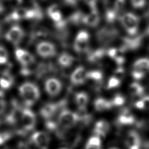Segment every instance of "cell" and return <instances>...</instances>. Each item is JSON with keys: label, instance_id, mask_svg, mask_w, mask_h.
I'll return each mask as SVG.
<instances>
[{"label": "cell", "instance_id": "obj_18", "mask_svg": "<svg viewBox=\"0 0 149 149\" xmlns=\"http://www.w3.org/2000/svg\"><path fill=\"white\" fill-rule=\"evenodd\" d=\"M110 126L109 123L105 120L97 121L94 127V133L95 136L100 137H105L109 132Z\"/></svg>", "mask_w": 149, "mask_h": 149}, {"label": "cell", "instance_id": "obj_7", "mask_svg": "<svg viewBox=\"0 0 149 149\" xmlns=\"http://www.w3.org/2000/svg\"><path fill=\"white\" fill-rule=\"evenodd\" d=\"M20 121L23 128L26 131L32 130L36 123V117L34 113L29 108H24L22 110Z\"/></svg>", "mask_w": 149, "mask_h": 149}, {"label": "cell", "instance_id": "obj_6", "mask_svg": "<svg viewBox=\"0 0 149 149\" xmlns=\"http://www.w3.org/2000/svg\"><path fill=\"white\" fill-rule=\"evenodd\" d=\"M66 104L65 100L55 103H48L45 104L40 111L41 116L47 120H49L58 112L59 109L63 108Z\"/></svg>", "mask_w": 149, "mask_h": 149}, {"label": "cell", "instance_id": "obj_34", "mask_svg": "<svg viewBox=\"0 0 149 149\" xmlns=\"http://www.w3.org/2000/svg\"><path fill=\"white\" fill-rule=\"evenodd\" d=\"M6 102L5 99L4 94L2 91L0 90V114L2 113L6 109Z\"/></svg>", "mask_w": 149, "mask_h": 149}, {"label": "cell", "instance_id": "obj_3", "mask_svg": "<svg viewBox=\"0 0 149 149\" xmlns=\"http://www.w3.org/2000/svg\"><path fill=\"white\" fill-rule=\"evenodd\" d=\"M120 22L126 32L130 36L135 35L138 30L139 18L134 13L127 12L120 17Z\"/></svg>", "mask_w": 149, "mask_h": 149}, {"label": "cell", "instance_id": "obj_35", "mask_svg": "<svg viewBox=\"0 0 149 149\" xmlns=\"http://www.w3.org/2000/svg\"><path fill=\"white\" fill-rule=\"evenodd\" d=\"M11 137V134L8 132H2L0 133V146L3 144Z\"/></svg>", "mask_w": 149, "mask_h": 149}, {"label": "cell", "instance_id": "obj_29", "mask_svg": "<svg viewBox=\"0 0 149 149\" xmlns=\"http://www.w3.org/2000/svg\"><path fill=\"white\" fill-rule=\"evenodd\" d=\"M105 51L103 49H97L93 52H91L88 56V60L91 62H97L104 57Z\"/></svg>", "mask_w": 149, "mask_h": 149}, {"label": "cell", "instance_id": "obj_1", "mask_svg": "<svg viewBox=\"0 0 149 149\" xmlns=\"http://www.w3.org/2000/svg\"><path fill=\"white\" fill-rule=\"evenodd\" d=\"M20 95L27 107L33 105L40 98V92L38 86L31 82L23 83L19 88Z\"/></svg>", "mask_w": 149, "mask_h": 149}, {"label": "cell", "instance_id": "obj_33", "mask_svg": "<svg viewBox=\"0 0 149 149\" xmlns=\"http://www.w3.org/2000/svg\"><path fill=\"white\" fill-rule=\"evenodd\" d=\"M8 53L6 49L0 45V65L5 64L8 62Z\"/></svg>", "mask_w": 149, "mask_h": 149}, {"label": "cell", "instance_id": "obj_28", "mask_svg": "<svg viewBox=\"0 0 149 149\" xmlns=\"http://www.w3.org/2000/svg\"><path fill=\"white\" fill-rule=\"evenodd\" d=\"M103 78L102 73L100 70H92L87 72V80L100 83Z\"/></svg>", "mask_w": 149, "mask_h": 149}, {"label": "cell", "instance_id": "obj_8", "mask_svg": "<svg viewBox=\"0 0 149 149\" xmlns=\"http://www.w3.org/2000/svg\"><path fill=\"white\" fill-rule=\"evenodd\" d=\"M37 54L42 58H49L54 56L56 54V47L51 42L41 41L36 46Z\"/></svg>", "mask_w": 149, "mask_h": 149}, {"label": "cell", "instance_id": "obj_26", "mask_svg": "<svg viewBox=\"0 0 149 149\" xmlns=\"http://www.w3.org/2000/svg\"><path fill=\"white\" fill-rule=\"evenodd\" d=\"M13 83V77L8 73H3L0 77V87L2 89L7 90L11 87Z\"/></svg>", "mask_w": 149, "mask_h": 149}, {"label": "cell", "instance_id": "obj_37", "mask_svg": "<svg viewBox=\"0 0 149 149\" xmlns=\"http://www.w3.org/2000/svg\"><path fill=\"white\" fill-rule=\"evenodd\" d=\"M132 5L135 8H141L146 3V0H130Z\"/></svg>", "mask_w": 149, "mask_h": 149}, {"label": "cell", "instance_id": "obj_27", "mask_svg": "<svg viewBox=\"0 0 149 149\" xmlns=\"http://www.w3.org/2000/svg\"><path fill=\"white\" fill-rule=\"evenodd\" d=\"M129 90L130 95L133 97L141 96L144 92V87L136 82H133L130 84Z\"/></svg>", "mask_w": 149, "mask_h": 149}, {"label": "cell", "instance_id": "obj_13", "mask_svg": "<svg viewBox=\"0 0 149 149\" xmlns=\"http://www.w3.org/2000/svg\"><path fill=\"white\" fill-rule=\"evenodd\" d=\"M15 55L17 60L24 67H28L35 62L34 56L25 49L17 48L15 51Z\"/></svg>", "mask_w": 149, "mask_h": 149}, {"label": "cell", "instance_id": "obj_10", "mask_svg": "<svg viewBox=\"0 0 149 149\" xmlns=\"http://www.w3.org/2000/svg\"><path fill=\"white\" fill-rule=\"evenodd\" d=\"M38 12L34 9H29L25 8H18L10 15V19L14 20L29 19L38 17Z\"/></svg>", "mask_w": 149, "mask_h": 149}, {"label": "cell", "instance_id": "obj_16", "mask_svg": "<svg viewBox=\"0 0 149 149\" xmlns=\"http://www.w3.org/2000/svg\"><path fill=\"white\" fill-rule=\"evenodd\" d=\"M125 144L127 149H140L141 139L137 132L130 131L126 137Z\"/></svg>", "mask_w": 149, "mask_h": 149}, {"label": "cell", "instance_id": "obj_36", "mask_svg": "<svg viewBox=\"0 0 149 149\" xmlns=\"http://www.w3.org/2000/svg\"><path fill=\"white\" fill-rule=\"evenodd\" d=\"M125 5V0H116L115 2L114 10L116 12H120Z\"/></svg>", "mask_w": 149, "mask_h": 149}, {"label": "cell", "instance_id": "obj_23", "mask_svg": "<svg viewBox=\"0 0 149 149\" xmlns=\"http://www.w3.org/2000/svg\"><path fill=\"white\" fill-rule=\"evenodd\" d=\"M115 36L116 33L114 31L104 29L99 31L97 34V38L100 42L107 44L112 41L115 37Z\"/></svg>", "mask_w": 149, "mask_h": 149}, {"label": "cell", "instance_id": "obj_9", "mask_svg": "<svg viewBox=\"0 0 149 149\" xmlns=\"http://www.w3.org/2000/svg\"><path fill=\"white\" fill-rule=\"evenodd\" d=\"M24 36V32L23 29L18 26L14 25L12 26L6 33V39L14 45L19 44Z\"/></svg>", "mask_w": 149, "mask_h": 149}, {"label": "cell", "instance_id": "obj_17", "mask_svg": "<svg viewBox=\"0 0 149 149\" xmlns=\"http://www.w3.org/2000/svg\"><path fill=\"white\" fill-rule=\"evenodd\" d=\"M100 22V15L97 9L91 10L90 12L84 16L83 23L86 26L91 27H95L98 26Z\"/></svg>", "mask_w": 149, "mask_h": 149}, {"label": "cell", "instance_id": "obj_19", "mask_svg": "<svg viewBox=\"0 0 149 149\" xmlns=\"http://www.w3.org/2000/svg\"><path fill=\"white\" fill-rule=\"evenodd\" d=\"M76 104L81 111L86 110L89 101V97L88 94L84 91L77 93L74 96Z\"/></svg>", "mask_w": 149, "mask_h": 149}, {"label": "cell", "instance_id": "obj_15", "mask_svg": "<svg viewBox=\"0 0 149 149\" xmlns=\"http://www.w3.org/2000/svg\"><path fill=\"white\" fill-rule=\"evenodd\" d=\"M47 13L58 26L62 27L64 24L62 15L58 5L53 4L51 5L47 9Z\"/></svg>", "mask_w": 149, "mask_h": 149}, {"label": "cell", "instance_id": "obj_42", "mask_svg": "<svg viewBox=\"0 0 149 149\" xmlns=\"http://www.w3.org/2000/svg\"><path fill=\"white\" fill-rule=\"evenodd\" d=\"M148 34H149V29H148Z\"/></svg>", "mask_w": 149, "mask_h": 149}, {"label": "cell", "instance_id": "obj_20", "mask_svg": "<svg viewBox=\"0 0 149 149\" xmlns=\"http://www.w3.org/2000/svg\"><path fill=\"white\" fill-rule=\"evenodd\" d=\"M107 54L118 65H122L125 62L123 51L120 48H111L108 51Z\"/></svg>", "mask_w": 149, "mask_h": 149}, {"label": "cell", "instance_id": "obj_30", "mask_svg": "<svg viewBox=\"0 0 149 149\" xmlns=\"http://www.w3.org/2000/svg\"><path fill=\"white\" fill-rule=\"evenodd\" d=\"M134 105L139 109H149V95L143 97L135 103Z\"/></svg>", "mask_w": 149, "mask_h": 149}, {"label": "cell", "instance_id": "obj_22", "mask_svg": "<svg viewBox=\"0 0 149 149\" xmlns=\"http://www.w3.org/2000/svg\"><path fill=\"white\" fill-rule=\"evenodd\" d=\"M94 107L96 111L102 112L110 109L113 107V105L111 101L100 97L94 101Z\"/></svg>", "mask_w": 149, "mask_h": 149}, {"label": "cell", "instance_id": "obj_2", "mask_svg": "<svg viewBox=\"0 0 149 149\" xmlns=\"http://www.w3.org/2000/svg\"><path fill=\"white\" fill-rule=\"evenodd\" d=\"M80 120V116L76 112L68 109L61 111L58 118V125L64 130H68L74 126Z\"/></svg>", "mask_w": 149, "mask_h": 149}, {"label": "cell", "instance_id": "obj_12", "mask_svg": "<svg viewBox=\"0 0 149 149\" xmlns=\"http://www.w3.org/2000/svg\"><path fill=\"white\" fill-rule=\"evenodd\" d=\"M31 140L35 146L41 149H47L50 142V137L48 134L42 131L35 132L32 134Z\"/></svg>", "mask_w": 149, "mask_h": 149}, {"label": "cell", "instance_id": "obj_21", "mask_svg": "<svg viewBox=\"0 0 149 149\" xmlns=\"http://www.w3.org/2000/svg\"><path fill=\"white\" fill-rule=\"evenodd\" d=\"M135 118L128 110H123L118 118V123L122 125H130L134 123Z\"/></svg>", "mask_w": 149, "mask_h": 149}, {"label": "cell", "instance_id": "obj_40", "mask_svg": "<svg viewBox=\"0 0 149 149\" xmlns=\"http://www.w3.org/2000/svg\"><path fill=\"white\" fill-rule=\"evenodd\" d=\"M59 149H72L70 147H63V148H60Z\"/></svg>", "mask_w": 149, "mask_h": 149}, {"label": "cell", "instance_id": "obj_4", "mask_svg": "<svg viewBox=\"0 0 149 149\" xmlns=\"http://www.w3.org/2000/svg\"><path fill=\"white\" fill-rule=\"evenodd\" d=\"M149 72V58H142L136 60L133 65L132 76L136 80H141Z\"/></svg>", "mask_w": 149, "mask_h": 149}, {"label": "cell", "instance_id": "obj_14", "mask_svg": "<svg viewBox=\"0 0 149 149\" xmlns=\"http://www.w3.org/2000/svg\"><path fill=\"white\" fill-rule=\"evenodd\" d=\"M87 72L83 66L77 67L70 75L71 83L76 86L83 84L87 80Z\"/></svg>", "mask_w": 149, "mask_h": 149}, {"label": "cell", "instance_id": "obj_44", "mask_svg": "<svg viewBox=\"0 0 149 149\" xmlns=\"http://www.w3.org/2000/svg\"><path fill=\"white\" fill-rule=\"evenodd\" d=\"M148 147H149V146H148Z\"/></svg>", "mask_w": 149, "mask_h": 149}, {"label": "cell", "instance_id": "obj_38", "mask_svg": "<svg viewBox=\"0 0 149 149\" xmlns=\"http://www.w3.org/2000/svg\"><path fill=\"white\" fill-rule=\"evenodd\" d=\"M90 7L91 10L97 9V0H83Z\"/></svg>", "mask_w": 149, "mask_h": 149}, {"label": "cell", "instance_id": "obj_5", "mask_svg": "<svg viewBox=\"0 0 149 149\" xmlns=\"http://www.w3.org/2000/svg\"><path fill=\"white\" fill-rule=\"evenodd\" d=\"M90 36L88 32L84 30L79 31L74 41L73 48L76 52L79 54L86 52L89 48Z\"/></svg>", "mask_w": 149, "mask_h": 149}, {"label": "cell", "instance_id": "obj_24", "mask_svg": "<svg viewBox=\"0 0 149 149\" xmlns=\"http://www.w3.org/2000/svg\"><path fill=\"white\" fill-rule=\"evenodd\" d=\"M74 58L68 52L61 53L58 58V63L63 68H69L74 62Z\"/></svg>", "mask_w": 149, "mask_h": 149}, {"label": "cell", "instance_id": "obj_32", "mask_svg": "<svg viewBox=\"0 0 149 149\" xmlns=\"http://www.w3.org/2000/svg\"><path fill=\"white\" fill-rule=\"evenodd\" d=\"M125 101L124 97L119 94H116L111 100L113 106H120L124 104Z\"/></svg>", "mask_w": 149, "mask_h": 149}, {"label": "cell", "instance_id": "obj_41", "mask_svg": "<svg viewBox=\"0 0 149 149\" xmlns=\"http://www.w3.org/2000/svg\"><path fill=\"white\" fill-rule=\"evenodd\" d=\"M109 149H118V148H109Z\"/></svg>", "mask_w": 149, "mask_h": 149}, {"label": "cell", "instance_id": "obj_43", "mask_svg": "<svg viewBox=\"0 0 149 149\" xmlns=\"http://www.w3.org/2000/svg\"><path fill=\"white\" fill-rule=\"evenodd\" d=\"M6 149H8V148H6Z\"/></svg>", "mask_w": 149, "mask_h": 149}, {"label": "cell", "instance_id": "obj_11", "mask_svg": "<svg viewBox=\"0 0 149 149\" xmlns=\"http://www.w3.org/2000/svg\"><path fill=\"white\" fill-rule=\"evenodd\" d=\"M62 88L61 81L55 77H50L45 82V91L51 97L57 96L61 92Z\"/></svg>", "mask_w": 149, "mask_h": 149}, {"label": "cell", "instance_id": "obj_31", "mask_svg": "<svg viewBox=\"0 0 149 149\" xmlns=\"http://www.w3.org/2000/svg\"><path fill=\"white\" fill-rule=\"evenodd\" d=\"M120 83H121V80L118 78L117 77L115 76L114 75H113L109 78L108 81L107 88L112 89V88H116L120 86Z\"/></svg>", "mask_w": 149, "mask_h": 149}, {"label": "cell", "instance_id": "obj_39", "mask_svg": "<svg viewBox=\"0 0 149 149\" xmlns=\"http://www.w3.org/2000/svg\"><path fill=\"white\" fill-rule=\"evenodd\" d=\"M4 9H5L4 5H3V3L2 2H0V13H2L4 11Z\"/></svg>", "mask_w": 149, "mask_h": 149}, {"label": "cell", "instance_id": "obj_25", "mask_svg": "<svg viewBox=\"0 0 149 149\" xmlns=\"http://www.w3.org/2000/svg\"><path fill=\"white\" fill-rule=\"evenodd\" d=\"M84 149H101V138L95 135L90 137L85 145Z\"/></svg>", "mask_w": 149, "mask_h": 149}]
</instances>
